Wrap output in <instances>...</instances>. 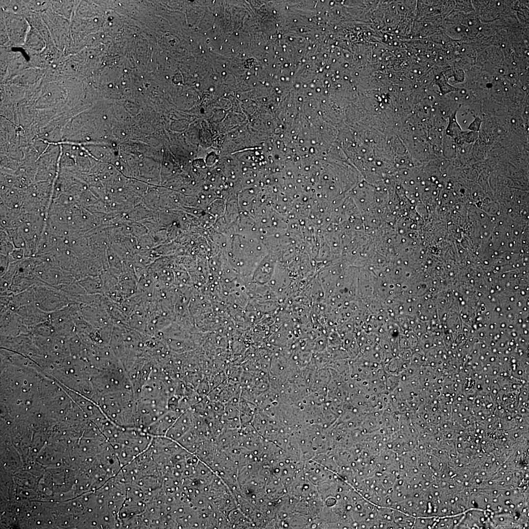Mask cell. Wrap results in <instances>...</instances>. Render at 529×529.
Listing matches in <instances>:
<instances>
[{"label": "cell", "instance_id": "cell-1", "mask_svg": "<svg viewBox=\"0 0 529 529\" xmlns=\"http://www.w3.org/2000/svg\"><path fill=\"white\" fill-rule=\"evenodd\" d=\"M147 337L126 326L114 325L110 347L127 373L144 354Z\"/></svg>", "mask_w": 529, "mask_h": 529}, {"label": "cell", "instance_id": "cell-2", "mask_svg": "<svg viewBox=\"0 0 529 529\" xmlns=\"http://www.w3.org/2000/svg\"><path fill=\"white\" fill-rule=\"evenodd\" d=\"M183 412L178 409H169L149 425L144 431L153 437L165 436L168 430Z\"/></svg>", "mask_w": 529, "mask_h": 529}, {"label": "cell", "instance_id": "cell-3", "mask_svg": "<svg viewBox=\"0 0 529 529\" xmlns=\"http://www.w3.org/2000/svg\"><path fill=\"white\" fill-rule=\"evenodd\" d=\"M194 414L192 408L183 411L168 431L165 436L177 441L194 425Z\"/></svg>", "mask_w": 529, "mask_h": 529}]
</instances>
